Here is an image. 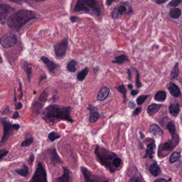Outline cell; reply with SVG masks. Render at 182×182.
Returning <instances> with one entry per match:
<instances>
[{"mask_svg": "<svg viewBox=\"0 0 182 182\" xmlns=\"http://www.w3.org/2000/svg\"><path fill=\"white\" fill-rule=\"evenodd\" d=\"M71 110L70 106L49 105L43 111V118L52 123H56L62 120L73 122V121L70 115Z\"/></svg>", "mask_w": 182, "mask_h": 182, "instance_id": "1", "label": "cell"}, {"mask_svg": "<svg viewBox=\"0 0 182 182\" xmlns=\"http://www.w3.org/2000/svg\"><path fill=\"white\" fill-rule=\"evenodd\" d=\"M34 19H37V15L34 11L21 9L9 16L7 19V24L12 31H18L27 23Z\"/></svg>", "mask_w": 182, "mask_h": 182, "instance_id": "2", "label": "cell"}, {"mask_svg": "<svg viewBox=\"0 0 182 182\" xmlns=\"http://www.w3.org/2000/svg\"><path fill=\"white\" fill-rule=\"evenodd\" d=\"M92 10L97 17L100 14V10L98 6L96 0H77L74 8V12L83 11L86 14H89Z\"/></svg>", "mask_w": 182, "mask_h": 182, "instance_id": "3", "label": "cell"}, {"mask_svg": "<svg viewBox=\"0 0 182 182\" xmlns=\"http://www.w3.org/2000/svg\"><path fill=\"white\" fill-rule=\"evenodd\" d=\"M95 153L100 159V163H102L104 165H105L107 167L110 168L111 171L112 170L110 162L111 160L113 159L115 156H116L114 153L109 152L105 148L97 146L95 150Z\"/></svg>", "mask_w": 182, "mask_h": 182, "instance_id": "4", "label": "cell"}, {"mask_svg": "<svg viewBox=\"0 0 182 182\" xmlns=\"http://www.w3.org/2000/svg\"><path fill=\"white\" fill-rule=\"evenodd\" d=\"M29 182H48L46 169L42 163H38L34 175Z\"/></svg>", "mask_w": 182, "mask_h": 182, "instance_id": "5", "label": "cell"}, {"mask_svg": "<svg viewBox=\"0 0 182 182\" xmlns=\"http://www.w3.org/2000/svg\"><path fill=\"white\" fill-rule=\"evenodd\" d=\"M3 126V134L2 138L0 142V146H3L7 140H8L12 131L14 130L12 123L8 121L6 118H3L1 119Z\"/></svg>", "mask_w": 182, "mask_h": 182, "instance_id": "6", "label": "cell"}, {"mask_svg": "<svg viewBox=\"0 0 182 182\" xmlns=\"http://www.w3.org/2000/svg\"><path fill=\"white\" fill-rule=\"evenodd\" d=\"M68 46V39L65 38L60 42L56 43L54 45V53L58 58H63L65 56L67 48Z\"/></svg>", "mask_w": 182, "mask_h": 182, "instance_id": "7", "label": "cell"}, {"mask_svg": "<svg viewBox=\"0 0 182 182\" xmlns=\"http://www.w3.org/2000/svg\"><path fill=\"white\" fill-rule=\"evenodd\" d=\"M17 42V38L15 34L12 33H7L0 39L1 45L4 48H11Z\"/></svg>", "mask_w": 182, "mask_h": 182, "instance_id": "8", "label": "cell"}, {"mask_svg": "<svg viewBox=\"0 0 182 182\" xmlns=\"http://www.w3.org/2000/svg\"><path fill=\"white\" fill-rule=\"evenodd\" d=\"M14 8L6 3L0 4V24L4 25L10 14L14 11Z\"/></svg>", "mask_w": 182, "mask_h": 182, "instance_id": "9", "label": "cell"}, {"mask_svg": "<svg viewBox=\"0 0 182 182\" xmlns=\"http://www.w3.org/2000/svg\"><path fill=\"white\" fill-rule=\"evenodd\" d=\"M47 89L42 93L41 94L40 97L39 98V100L37 101H35L33 103V111L35 114L37 115L40 113L41 110L44 106V103L47 100Z\"/></svg>", "mask_w": 182, "mask_h": 182, "instance_id": "10", "label": "cell"}, {"mask_svg": "<svg viewBox=\"0 0 182 182\" xmlns=\"http://www.w3.org/2000/svg\"><path fill=\"white\" fill-rule=\"evenodd\" d=\"M118 10L120 16L123 14H130L133 12V9L130 3L129 2H123L121 3L120 6L118 7Z\"/></svg>", "mask_w": 182, "mask_h": 182, "instance_id": "11", "label": "cell"}, {"mask_svg": "<svg viewBox=\"0 0 182 182\" xmlns=\"http://www.w3.org/2000/svg\"><path fill=\"white\" fill-rule=\"evenodd\" d=\"M81 171L84 176L85 177L86 182H107V181H102L100 178H97L96 176H95L94 175L90 174V172L87 171V169L85 167H82Z\"/></svg>", "mask_w": 182, "mask_h": 182, "instance_id": "12", "label": "cell"}, {"mask_svg": "<svg viewBox=\"0 0 182 182\" xmlns=\"http://www.w3.org/2000/svg\"><path fill=\"white\" fill-rule=\"evenodd\" d=\"M41 60L47 66V67L48 68L49 70L50 73H54L55 69L58 67V65L56 64V63H54V62L51 61L50 59H48L46 56H41Z\"/></svg>", "mask_w": 182, "mask_h": 182, "instance_id": "13", "label": "cell"}, {"mask_svg": "<svg viewBox=\"0 0 182 182\" xmlns=\"http://www.w3.org/2000/svg\"><path fill=\"white\" fill-rule=\"evenodd\" d=\"M168 90L171 95L175 98H179L181 96V92L179 87L174 83H171L168 85Z\"/></svg>", "mask_w": 182, "mask_h": 182, "instance_id": "14", "label": "cell"}, {"mask_svg": "<svg viewBox=\"0 0 182 182\" xmlns=\"http://www.w3.org/2000/svg\"><path fill=\"white\" fill-rule=\"evenodd\" d=\"M110 92V89L106 86H103L100 89L97 95V98L98 101H104L108 97Z\"/></svg>", "mask_w": 182, "mask_h": 182, "instance_id": "15", "label": "cell"}, {"mask_svg": "<svg viewBox=\"0 0 182 182\" xmlns=\"http://www.w3.org/2000/svg\"><path fill=\"white\" fill-rule=\"evenodd\" d=\"M150 132L154 136L157 137H161L163 134V131L162 129L160 128L159 125L156 123H153L151 125L150 127Z\"/></svg>", "mask_w": 182, "mask_h": 182, "instance_id": "16", "label": "cell"}, {"mask_svg": "<svg viewBox=\"0 0 182 182\" xmlns=\"http://www.w3.org/2000/svg\"><path fill=\"white\" fill-rule=\"evenodd\" d=\"M169 111L171 115L174 117H176L180 111V106L179 103L174 102L171 104L169 107Z\"/></svg>", "mask_w": 182, "mask_h": 182, "instance_id": "17", "label": "cell"}, {"mask_svg": "<svg viewBox=\"0 0 182 182\" xmlns=\"http://www.w3.org/2000/svg\"><path fill=\"white\" fill-rule=\"evenodd\" d=\"M54 182H70V171L68 169L64 168L63 175L55 179Z\"/></svg>", "mask_w": 182, "mask_h": 182, "instance_id": "18", "label": "cell"}, {"mask_svg": "<svg viewBox=\"0 0 182 182\" xmlns=\"http://www.w3.org/2000/svg\"><path fill=\"white\" fill-rule=\"evenodd\" d=\"M155 148L156 146L154 143H150L147 146V150H146V153L145 154L144 157H148L149 158H153L155 152Z\"/></svg>", "mask_w": 182, "mask_h": 182, "instance_id": "19", "label": "cell"}, {"mask_svg": "<svg viewBox=\"0 0 182 182\" xmlns=\"http://www.w3.org/2000/svg\"><path fill=\"white\" fill-rule=\"evenodd\" d=\"M162 105L161 104H158L153 103L150 106H149L148 108V114L153 116L157 113L158 112V111L161 108Z\"/></svg>", "mask_w": 182, "mask_h": 182, "instance_id": "20", "label": "cell"}, {"mask_svg": "<svg viewBox=\"0 0 182 182\" xmlns=\"http://www.w3.org/2000/svg\"><path fill=\"white\" fill-rule=\"evenodd\" d=\"M181 10L178 8H173L169 12V16L173 19H176L181 16Z\"/></svg>", "mask_w": 182, "mask_h": 182, "instance_id": "21", "label": "cell"}, {"mask_svg": "<svg viewBox=\"0 0 182 182\" xmlns=\"http://www.w3.org/2000/svg\"><path fill=\"white\" fill-rule=\"evenodd\" d=\"M23 68L24 70L25 71L27 76L28 77L29 82L30 83L32 75V66L27 62L25 61L24 62L23 64Z\"/></svg>", "mask_w": 182, "mask_h": 182, "instance_id": "22", "label": "cell"}, {"mask_svg": "<svg viewBox=\"0 0 182 182\" xmlns=\"http://www.w3.org/2000/svg\"><path fill=\"white\" fill-rule=\"evenodd\" d=\"M150 171L152 175L154 176H157L159 175L161 170L159 166L157 163H153L150 167Z\"/></svg>", "mask_w": 182, "mask_h": 182, "instance_id": "23", "label": "cell"}, {"mask_svg": "<svg viewBox=\"0 0 182 182\" xmlns=\"http://www.w3.org/2000/svg\"><path fill=\"white\" fill-rule=\"evenodd\" d=\"M89 69L88 68H85L82 71H80L77 75V79L79 81H82L85 79V77L88 74Z\"/></svg>", "mask_w": 182, "mask_h": 182, "instance_id": "24", "label": "cell"}, {"mask_svg": "<svg viewBox=\"0 0 182 182\" xmlns=\"http://www.w3.org/2000/svg\"><path fill=\"white\" fill-rule=\"evenodd\" d=\"M77 62L76 60H72L68 62L67 64V69L68 71L71 72V73H74L76 71V66H77Z\"/></svg>", "mask_w": 182, "mask_h": 182, "instance_id": "25", "label": "cell"}, {"mask_svg": "<svg viewBox=\"0 0 182 182\" xmlns=\"http://www.w3.org/2000/svg\"><path fill=\"white\" fill-rule=\"evenodd\" d=\"M167 98V95L165 92L159 91L154 96V100L158 102H164Z\"/></svg>", "mask_w": 182, "mask_h": 182, "instance_id": "26", "label": "cell"}, {"mask_svg": "<svg viewBox=\"0 0 182 182\" xmlns=\"http://www.w3.org/2000/svg\"><path fill=\"white\" fill-rule=\"evenodd\" d=\"M16 172L21 176H27V174L29 173V168L27 166L24 164L22 168L16 169Z\"/></svg>", "mask_w": 182, "mask_h": 182, "instance_id": "27", "label": "cell"}, {"mask_svg": "<svg viewBox=\"0 0 182 182\" xmlns=\"http://www.w3.org/2000/svg\"><path fill=\"white\" fill-rule=\"evenodd\" d=\"M167 128L168 129L169 133H171L172 136H174L176 135L177 134L176 129V127L175 126V124L173 121H171L169 123H168L167 126Z\"/></svg>", "mask_w": 182, "mask_h": 182, "instance_id": "28", "label": "cell"}, {"mask_svg": "<svg viewBox=\"0 0 182 182\" xmlns=\"http://www.w3.org/2000/svg\"><path fill=\"white\" fill-rule=\"evenodd\" d=\"M179 73V66H178V63H176L174 67L173 68V70L171 71V79H175L177 77Z\"/></svg>", "mask_w": 182, "mask_h": 182, "instance_id": "29", "label": "cell"}, {"mask_svg": "<svg viewBox=\"0 0 182 182\" xmlns=\"http://www.w3.org/2000/svg\"><path fill=\"white\" fill-rule=\"evenodd\" d=\"M115 60L114 61H113L112 62L114 64H122L125 61H128L129 59H128L127 56H125V55H121L119 56L115 57Z\"/></svg>", "mask_w": 182, "mask_h": 182, "instance_id": "30", "label": "cell"}, {"mask_svg": "<svg viewBox=\"0 0 182 182\" xmlns=\"http://www.w3.org/2000/svg\"><path fill=\"white\" fill-rule=\"evenodd\" d=\"M100 118V113L97 111L91 112L90 116L89 118V122L91 123H96Z\"/></svg>", "mask_w": 182, "mask_h": 182, "instance_id": "31", "label": "cell"}, {"mask_svg": "<svg viewBox=\"0 0 182 182\" xmlns=\"http://www.w3.org/2000/svg\"><path fill=\"white\" fill-rule=\"evenodd\" d=\"M118 91L120 93H121L123 95V103H125V101L127 100V91L125 89V87L123 85H121L119 86H118Z\"/></svg>", "mask_w": 182, "mask_h": 182, "instance_id": "32", "label": "cell"}, {"mask_svg": "<svg viewBox=\"0 0 182 182\" xmlns=\"http://www.w3.org/2000/svg\"><path fill=\"white\" fill-rule=\"evenodd\" d=\"M51 154V159L52 160L53 162L55 163H60L61 162L62 160L60 159L59 157L58 156L57 152H56L55 149H54L53 150H52Z\"/></svg>", "mask_w": 182, "mask_h": 182, "instance_id": "33", "label": "cell"}, {"mask_svg": "<svg viewBox=\"0 0 182 182\" xmlns=\"http://www.w3.org/2000/svg\"><path fill=\"white\" fill-rule=\"evenodd\" d=\"M181 157V154L180 152H175L171 156L170 158V161L171 163H174L176 162L178 160H179Z\"/></svg>", "mask_w": 182, "mask_h": 182, "instance_id": "34", "label": "cell"}, {"mask_svg": "<svg viewBox=\"0 0 182 182\" xmlns=\"http://www.w3.org/2000/svg\"><path fill=\"white\" fill-rule=\"evenodd\" d=\"M60 137V135L57 134V133H56L54 132H52L50 133L48 135L49 139L51 142H54L56 140L58 139Z\"/></svg>", "mask_w": 182, "mask_h": 182, "instance_id": "35", "label": "cell"}, {"mask_svg": "<svg viewBox=\"0 0 182 182\" xmlns=\"http://www.w3.org/2000/svg\"><path fill=\"white\" fill-rule=\"evenodd\" d=\"M148 96H149V95H142L139 96L138 98H137V104L138 105H141V104H142L145 102V100L148 98Z\"/></svg>", "mask_w": 182, "mask_h": 182, "instance_id": "36", "label": "cell"}, {"mask_svg": "<svg viewBox=\"0 0 182 182\" xmlns=\"http://www.w3.org/2000/svg\"><path fill=\"white\" fill-rule=\"evenodd\" d=\"M33 142V138L32 137H30L29 138L26 139L24 141H23V142L21 144V146H23V147L29 146L30 145H31Z\"/></svg>", "mask_w": 182, "mask_h": 182, "instance_id": "37", "label": "cell"}, {"mask_svg": "<svg viewBox=\"0 0 182 182\" xmlns=\"http://www.w3.org/2000/svg\"><path fill=\"white\" fill-rule=\"evenodd\" d=\"M182 2V0H172L168 4V6L169 7H176L179 6Z\"/></svg>", "mask_w": 182, "mask_h": 182, "instance_id": "38", "label": "cell"}, {"mask_svg": "<svg viewBox=\"0 0 182 182\" xmlns=\"http://www.w3.org/2000/svg\"><path fill=\"white\" fill-rule=\"evenodd\" d=\"M136 86L137 89H140V87H142V83H140V76L139 73L137 70H136Z\"/></svg>", "mask_w": 182, "mask_h": 182, "instance_id": "39", "label": "cell"}, {"mask_svg": "<svg viewBox=\"0 0 182 182\" xmlns=\"http://www.w3.org/2000/svg\"><path fill=\"white\" fill-rule=\"evenodd\" d=\"M120 15L118 10V7H116L115 8L113 9V10L112 12V17L113 19H117L118 18H119Z\"/></svg>", "mask_w": 182, "mask_h": 182, "instance_id": "40", "label": "cell"}, {"mask_svg": "<svg viewBox=\"0 0 182 182\" xmlns=\"http://www.w3.org/2000/svg\"><path fill=\"white\" fill-rule=\"evenodd\" d=\"M121 163V160L119 158H115L113 160V164L115 167H118Z\"/></svg>", "mask_w": 182, "mask_h": 182, "instance_id": "41", "label": "cell"}, {"mask_svg": "<svg viewBox=\"0 0 182 182\" xmlns=\"http://www.w3.org/2000/svg\"><path fill=\"white\" fill-rule=\"evenodd\" d=\"M8 151L6 149L0 150V159H2L3 157H5L6 154L8 153Z\"/></svg>", "mask_w": 182, "mask_h": 182, "instance_id": "42", "label": "cell"}, {"mask_svg": "<svg viewBox=\"0 0 182 182\" xmlns=\"http://www.w3.org/2000/svg\"><path fill=\"white\" fill-rule=\"evenodd\" d=\"M70 19L72 23H77V22L80 21V20H81V18L77 16H71L70 18Z\"/></svg>", "mask_w": 182, "mask_h": 182, "instance_id": "43", "label": "cell"}, {"mask_svg": "<svg viewBox=\"0 0 182 182\" xmlns=\"http://www.w3.org/2000/svg\"><path fill=\"white\" fill-rule=\"evenodd\" d=\"M141 111H142V107H140V106L138 107L137 108H136V109L135 110V111H134V112H133V115L134 116H137V115L140 114V113L141 112Z\"/></svg>", "mask_w": 182, "mask_h": 182, "instance_id": "44", "label": "cell"}, {"mask_svg": "<svg viewBox=\"0 0 182 182\" xmlns=\"http://www.w3.org/2000/svg\"><path fill=\"white\" fill-rule=\"evenodd\" d=\"M19 91H20V98H23V90H22V84L21 83L20 81H19Z\"/></svg>", "mask_w": 182, "mask_h": 182, "instance_id": "45", "label": "cell"}, {"mask_svg": "<svg viewBox=\"0 0 182 182\" xmlns=\"http://www.w3.org/2000/svg\"><path fill=\"white\" fill-rule=\"evenodd\" d=\"M15 108H16V110H19L20 109H21L23 108V103L21 102H18V103L16 104Z\"/></svg>", "mask_w": 182, "mask_h": 182, "instance_id": "46", "label": "cell"}, {"mask_svg": "<svg viewBox=\"0 0 182 182\" xmlns=\"http://www.w3.org/2000/svg\"><path fill=\"white\" fill-rule=\"evenodd\" d=\"M128 106H129V107L130 108H131V109H134V108L135 107L136 104H135V103L134 102V101H129V104H128Z\"/></svg>", "mask_w": 182, "mask_h": 182, "instance_id": "47", "label": "cell"}, {"mask_svg": "<svg viewBox=\"0 0 182 182\" xmlns=\"http://www.w3.org/2000/svg\"><path fill=\"white\" fill-rule=\"evenodd\" d=\"M168 0H155V2L158 4H163L165 3Z\"/></svg>", "mask_w": 182, "mask_h": 182, "instance_id": "48", "label": "cell"}, {"mask_svg": "<svg viewBox=\"0 0 182 182\" xmlns=\"http://www.w3.org/2000/svg\"><path fill=\"white\" fill-rule=\"evenodd\" d=\"M24 1V0H9V2H10L11 3H16V4L21 3Z\"/></svg>", "mask_w": 182, "mask_h": 182, "instance_id": "49", "label": "cell"}, {"mask_svg": "<svg viewBox=\"0 0 182 182\" xmlns=\"http://www.w3.org/2000/svg\"><path fill=\"white\" fill-rule=\"evenodd\" d=\"M34 154H32L31 156H30V157H29V163H33V161H34Z\"/></svg>", "mask_w": 182, "mask_h": 182, "instance_id": "50", "label": "cell"}, {"mask_svg": "<svg viewBox=\"0 0 182 182\" xmlns=\"http://www.w3.org/2000/svg\"><path fill=\"white\" fill-rule=\"evenodd\" d=\"M115 1V0H106V5L107 6H110L112 3Z\"/></svg>", "mask_w": 182, "mask_h": 182, "instance_id": "51", "label": "cell"}, {"mask_svg": "<svg viewBox=\"0 0 182 182\" xmlns=\"http://www.w3.org/2000/svg\"><path fill=\"white\" fill-rule=\"evenodd\" d=\"M12 126L14 129L16 131H18L20 128V125L19 124H12Z\"/></svg>", "mask_w": 182, "mask_h": 182, "instance_id": "52", "label": "cell"}, {"mask_svg": "<svg viewBox=\"0 0 182 182\" xmlns=\"http://www.w3.org/2000/svg\"><path fill=\"white\" fill-rule=\"evenodd\" d=\"M19 112H18V111H15V112H14V115H13L12 118H13V119H17V118L19 117Z\"/></svg>", "mask_w": 182, "mask_h": 182, "instance_id": "53", "label": "cell"}, {"mask_svg": "<svg viewBox=\"0 0 182 182\" xmlns=\"http://www.w3.org/2000/svg\"><path fill=\"white\" fill-rule=\"evenodd\" d=\"M139 93V91L138 90H133L131 92V95L133 96H135L138 94Z\"/></svg>", "mask_w": 182, "mask_h": 182, "instance_id": "54", "label": "cell"}, {"mask_svg": "<svg viewBox=\"0 0 182 182\" xmlns=\"http://www.w3.org/2000/svg\"><path fill=\"white\" fill-rule=\"evenodd\" d=\"M154 182H168L167 180L163 178H159V179L155 180Z\"/></svg>", "mask_w": 182, "mask_h": 182, "instance_id": "55", "label": "cell"}, {"mask_svg": "<svg viewBox=\"0 0 182 182\" xmlns=\"http://www.w3.org/2000/svg\"><path fill=\"white\" fill-rule=\"evenodd\" d=\"M127 73H128L129 80H131V78H132V77H131V70H130V69H128V70H127Z\"/></svg>", "mask_w": 182, "mask_h": 182, "instance_id": "56", "label": "cell"}, {"mask_svg": "<svg viewBox=\"0 0 182 182\" xmlns=\"http://www.w3.org/2000/svg\"><path fill=\"white\" fill-rule=\"evenodd\" d=\"M47 79V76H43L42 77H41L40 78V81H39V85H40L41 83V82L43 80H44V79Z\"/></svg>", "mask_w": 182, "mask_h": 182, "instance_id": "57", "label": "cell"}, {"mask_svg": "<svg viewBox=\"0 0 182 182\" xmlns=\"http://www.w3.org/2000/svg\"><path fill=\"white\" fill-rule=\"evenodd\" d=\"M130 182H141L140 179L136 178H133L132 179L130 180Z\"/></svg>", "mask_w": 182, "mask_h": 182, "instance_id": "58", "label": "cell"}, {"mask_svg": "<svg viewBox=\"0 0 182 182\" xmlns=\"http://www.w3.org/2000/svg\"><path fill=\"white\" fill-rule=\"evenodd\" d=\"M128 87L129 89H133V85L131 84H129L128 85Z\"/></svg>", "mask_w": 182, "mask_h": 182, "instance_id": "59", "label": "cell"}, {"mask_svg": "<svg viewBox=\"0 0 182 182\" xmlns=\"http://www.w3.org/2000/svg\"><path fill=\"white\" fill-rule=\"evenodd\" d=\"M2 62H3V59L0 54V64H2Z\"/></svg>", "mask_w": 182, "mask_h": 182, "instance_id": "60", "label": "cell"}, {"mask_svg": "<svg viewBox=\"0 0 182 182\" xmlns=\"http://www.w3.org/2000/svg\"><path fill=\"white\" fill-rule=\"evenodd\" d=\"M33 1H35V2H42V1H47V0H33Z\"/></svg>", "mask_w": 182, "mask_h": 182, "instance_id": "61", "label": "cell"}, {"mask_svg": "<svg viewBox=\"0 0 182 182\" xmlns=\"http://www.w3.org/2000/svg\"><path fill=\"white\" fill-rule=\"evenodd\" d=\"M140 136H141V138H143V137H144V136L143 135L142 133H140Z\"/></svg>", "mask_w": 182, "mask_h": 182, "instance_id": "62", "label": "cell"}, {"mask_svg": "<svg viewBox=\"0 0 182 182\" xmlns=\"http://www.w3.org/2000/svg\"><path fill=\"white\" fill-rule=\"evenodd\" d=\"M0 1H1V0H0Z\"/></svg>", "mask_w": 182, "mask_h": 182, "instance_id": "63", "label": "cell"}]
</instances>
